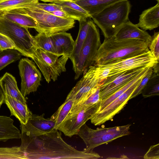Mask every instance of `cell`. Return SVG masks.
Wrapping results in <instances>:
<instances>
[{
    "instance_id": "277c9868",
    "label": "cell",
    "mask_w": 159,
    "mask_h": 159,
    "mask_svg": "<svg viewBox=\"0 0 159 159\" xmlns=\"http://www.w3.org/2000/svg\"><path fill=\"white\" fill-rule=\"evenodd\" d=\"M31 5V4H30ZM8 10L30 16L36 22L35 30L39 33L50 35L55 33L66 32L74 26L75 20L60 18L48 12L31 6Z\"/></svg>"
},
{
    "instance_id": "5bb4252c",
    "label": "cell",
    "mask_w": 159,
    "mask_h": 159,
    "mask_svg": "<svg viewBox=\"0 0 159 159\" xmlns=\"http://www.w3.org/2000/svg\"><path fill=\"white\" fill-rule=\"evenodd\" d=\"M148 67L151 66H141L125 71L109 83L101 85L99 88L100 101L117 91Z\"/></svg>"
},
{
    "instance_id": "5b68a950",
    "label": "cell",
    "mask_w": 159,
    "mask_h": 159,
    "mask_svg": "<svg viewBox=\"0 0 159 159\" xmlns=\"http://www.w3.org/2000/svg\"><path fill=\"white\" fill-rule=\"evenodd\" d=\"M131 124L108 128L93 129L86 124L83 125L78 133L85 143V152L93 151V149L100 145L111 142L118 138L130 134Z\"/></svg>"
},
{
    "instance_id": "74e56055",
    "label": "cell",
    "mask_w": 159,
    "mask_h": 159,
    "mask_svg": "<svg viewBox=\"0 0 159 159\" xmlns=\"http://www.w3.org/2000/svg\"><path fill=\"white\" fill-rule=\"evenodd\" d=\"M143 158L147 159H159V144L151 146L144 156Z\"/></svg>"
},
{
    "instance_id": "836d02e7",
    "label": "cell",
    "mask_w": 159,
    "mask_h": 159,
    "mask_svg": "<svg viewBox=\"0 0 159 159\" xmlns=\"http://www.w3.org/2000/svg\"><path fill=\"white\" fill-rule=\"evenodd\" d=\"M153 73L152 67L150 68L146 74L143 77L136 88L131 95L129 99H131L142 93Z\"/></svg>"
},
{
    "instance_id": "603a6c76",
    "label": "cell",
    "mask_w": 159,
    "mask_h": 159,
    "mask_svg": "<svg viewBox=\"0 0 159 159\" xmlns=\"http://www.w3.org/2000/svg\"><path fill=\"white\" fill-rule=\"evenodd\" d=\"M0 82L5 95L10 96L23 103H26V99L18 87L15 78L12 75L6 72L0 78Z\"/></svg>"
},
{
    "instance_id": "ab89813d",
    "label": "cell",
    "mask_w": 159,
    "mask_h": 159,
    "mask_svg": "<svg viewBox=\"0 0 159 159\" xmlns=\"http://www.w3.org/2000/svg\"><path fill=\"white\" fill-rule=\"evenodd\" d=\"M5 95L0 82V108L4 103Z\"/></svg>"
},
{
    "instance_id": "8992f818",
    "label": "cell",
    "mask_w": 159,
    "mask_h": 159,
    "mask_svg": "<svg viewBox=\"0 0 159 159\" xmlns=\"http://www.w3.org/2000/svg\"><path fill=\"white\" fill-rule=\"evenodd\" d=\"M0 33L8 37L23 56L31 58L36 48L28 28L0 16Z\"/></svg>"
},
{
    "instance_id": "83f0119b",
    "label": "cell",
    "mask_w": 159,
    "mask_h": 159,
    "mask_svg": "<svg viewBox=\"0 0 159 159\" xmlns=\"http://www.w3.org/2000/svg\"><path fill=\"white\" fill-rule=\"evenodd\" d=\"M101 85L100 84L94 89L84 99L73 107L70 113L99 103L100 101L99 88Z\"/></svg>"
},
{
    "instance_id": "4fadbf2b",
    "label": "cell",
    "mask_w": 159,
    "mask_h": 159,
    "mask_svg": "<svg viewBox=\"0 0 159 159\" xmlns=\"http://www.w3.org/2000/svg\"><path fill=\"white\" fill-rule=\"evenodd\" d=\"M101 84L97 77L95 66L92 65L83 74L82 78L72 89L66 99L74 101L73 107L84 99L94 89Z\"/></svg>"
},
{
    "instance_id": "e0dca14e",
    "label": "cell",
    "mask_w": 159,
    "mask_h": 159,
    "mask_svg": "<svg viewBox=\"0 0 159 159\" xmlns=\"http://www.w3.org/2000/svg\"><path fill=\"white\" fill-rule=\"evenodd\" d=\"M57 55L64 56L69 58L72 53L75 41L70 33L66 32L55 33L50 35Z\"/></svg>"
},
{
    "instance_id": "30bf717a",
    "label": "cell",
    "mask_w": 159,
    "mask_h": 159,
    "mask_svg": "<svg viewBox=\"0 0 159 159\" xmlns=\"http://www.w3.org/2000/svg\"><path fill=\"white\" fill-rule=\"evenodd\" d=\"M144 75L139 79L124 93L111 102L102 111L96 112L90 119L91 123L95 125H99L107 121H112L114 116L126 105L129 100L131 95Z\"/></svg>"
},
{
    "instance_id": "4316f807",
    "label": "cell",
    "mask_w": 159,
    "mask_h": 159,
    "mask_svg": "<svg viewBox=\"0 0 159 159\" xmlns=\"http://www.w3.org/2000/svg\"><path fill=\"white\" fill-rule=\"evenodd\" d=\"M74 103V102L72 99H66L57 111L51 116L50 118L55 123V129H57L61 124L70 113Z\"/></svg>"
},
{
    "instance_id": "e575fe53",
    "label": "cell",
    "mask_w": 159,
    "mask_h": 159,
    "mask_svg": "<svg viewBox=\"0 0 159 159\" xmlns=\"http://www.w3.org/2000/svg\"><path fill=\"white\" fill-rule=\"evenodd\" d=\"M149 50L157 60L159 59V32H155L148 45Z\"/></svg>"
},
{
    "instance_id": "d4e9b609",
    "label": "cell",
    "mask_w": 159,
    "mask_h": 159,
    "mask_svg": "<svg viewBox=\"0 0 159 159\" xmlns=\"http://www.w3.org/2000/svg\"><path fill=\"white\" fill-rule=\"evenodd\" d=\"M0 16L21 26L29 28H37V24L31 17L10 11H0Z\"/></svg>"
},
{
    "instance_id": "52a82bcc",
    "label": "cell",
    "mask_w": 159,
    "mask_h": 159,
    "mask_svg": "<svg viewBox=\"0 0 159 159\" xmlns=\"http://www.w3.org/2000/svg\"><path fill=\"white\" fill-rule=\"evenodd\" d=\"M60 56L37 48L31 58L41 71L46 81L49 83L52 80L55 81L58 76L66 71V65L69 58Z\"/></svg>"
},
{
    "instance_id": "6da1fadb",
    "label": "cell",
    "mask_w": 159,
    "mask_h": 159,
    "mask_svg": "<svg viewBox=\"0 0 159 159\" xmlns=\"http://www.w3.org/2000/svg\"><path fill=\"white\" fill-rule=\"evenodd\" d=\"M20 146L27 159H97L100 157L93 151L85 152L75 149L63 139L61 132L54 129L38 136L21 131Z\"/></svg>"
},
{
    "instance_id": "484cf974",
    "label": "cell",
    "mask_w": 159,
    "mask_h": 159,
    "mask_svg": "<svg viewBox=\"0 0 159 159\" xmlns=\"http://www.w3.org/2000/svg\"><path fill=\"white\" fill-rule=\"evenodd\" d=\"M151 67H148L146 68L142 71L137 75L122 88L104 100H101L99 109L97 112L102 111L111 102L124 93L139 79L143 76L146 74L148 69Z\"/></svg>"
},
{
    "instance_id": "d6986e66",
    "label": "cell",
    "mask_w": 159,
    "mask_h": 159,
    "mask_svg": "<svg viewBox=\"0 0 159 159\" xmlns=\"http://www.w3.org/2000/svg\"><path fill=\"white\" fill-rule=\"evenodd\" d=\"M136 25L143 30H152L159 26V1L154 6L144 10Z\"/></svg>"
},
{
    "instance_id": "4dcf8cb0",
    "label": "cell",
    "mask_w": 159,
    "mask_h": 159,
    "mask_svg": "<svg viewBox=\"0 0 159 159\" xmlns=\"http://www.w3.org/2000/svg\"><path fill=\"white\" fill-rule=\"evenodd\" d=\"M38 2V0H2L0 1V11L25 8Z\"/></svg>"
},
{
    "instance_id": "7c38bea8",
    "label": "cell",
    "mask_w": 159,
    "mask_h": 159,
    "mask_svg": "<svg viewBox=\"0 0 159 159\" xmlns=\"http://www.w3.org/2000/svg\"><path fill=\"white\" fill-rule=\"evenodd\" d=\"M18 67L21 78L20 92L25 97L37 90L41 85V74L34 63L27 58L20 59Z\"/></svg>"
},
{
    "instance_id": "ffe728a7",
    "label": "cell",
    "mask_w": 159,
    "mask_h": 159,
    "mask_svg": "<svg viewBox=\"0 0 159 159\" xmlns=\"http://www.w3.org/2000/svg\"><path fill=\"white\" fill-rule=\"evenodd\" d=\"M51 3L60 6L62 10L75 20L80 21L90 18L87 11L72 0H60Z\"/></svg>"
},
{
    "instance_id": "f546056e",
    "label": "cell",
    "mask_w": 159,
    "mask_h": 159,
    "mask_svg": "<svg viewBox=\"0 0 159 159\" xmlns=\"http://www.w3.org/2000/svg\"><path fill=\"white\" fill-rule=\"evenodd\" d=\"M34 38L37 48L57 54L54 44L50 35L38 33Z\"/></svg>"
},
{
    "instance_id": "b9f144b4",
    "label": "cell",
    "mask_w": 159,
    "mask_h": 159,
    "mask_svg": "<svg viewBox=\"0 0 159 159\" xmlns=\"http://www.w3.org/2000/svg\"><path fill=\"white\" fill-rule=\"evenodd\" d=\"M38 1H41L44 2H52L56 1H57L60 0H38Z\"/></svg>"
},
{
    "instance_id": "7bdbcfd3",
    "label": "cell",
    "mask_w": 159,
    "mask_h": 159,
    "mask_svg": "<svg viewBox=\"0 0 159 159\" xmlns=\"http://www.w3.org/2000/svg\"><path fill=\"white\" fill-rule=\"evenodd\" d=\"M1 0H0V1H1Z\"/></svg>"
},
{
    "instance_id": "ba28073f",
    "label": "cell",
    "mask_w": 159,
    "mask_h": 159,
    "mask_svg": "<svg viewBox=\"0 0 159 159\" xmlns=\"http://www.w3.org/2000/svg\"><path fill=\"white\" fill-rule=\"evenodd\" d=\"M101 44L99 30L91 20L77 65L73 70L75 73V80L78 79L93 64L97 52Z\"/></svg>"
},
{
    "instance_id": "ac0fdd59",
    "label": "cell",
    "mask_w": 159,
    "mask_h": 159,
    "mask_svg": "<svg viewBox=\"0 0 159 159\" xmlns=\"http://www.w3.org/2000/svg\"><path fill=\"white\" fill-rule=\"evenodd\" d=\"M4 103L9 109L11 116L16 117L20 124L25 125L32 114L26 103L8 95H5Z\"/></svg>"
},
{
    "instance_id": "1f68e13d",
    "label": "cell",
    "mask_w": 159,
    "mask_h": 159,
    "mask_svg": "<svg viewBox=\"0 0 159 159\" xmlns=\"http://www.w3.org/2000/svg\"><path fill=\"white\" fill-rule=\"evenodd\" d=\"M0 159H27L21 147H0Z\"/></svg>"
},
{
    "instance_id": "7a4b0ae2",
    "label": "cell",
    "mask_w": 159,
    "mask_h": 159,
    "mask_svg": "<svg viewBox=\"0 0 159 159\" xmlns=\"http://www.w3.org/2000/svg\"><path fill=\"white\" fill-rule=\"evenodd\" d=\"M149 51L148 44L138 39H105L97 51L93 65L105 64L116 60L137 56Z\"/></svg>"
},
{
    "instance_id": "f1b7e54d",
    "label": "cell",
    "mask_w": 159,
    "mask_h": 159,
    "mask_svg": "<svg viewBox=\"0 0 159 159\" xmlns=\"http://www.w3.org/2000/svg\"><path fill=\"white\" fill-rule=\"evenodd\" d=\"M23 55L16 49L0 50V71L9 64L19 60Z\"/></svg>"
},
{
    "instance_id": "d590c367",
    "label": "cell",
    "mask_w": 159,
    "mask_h": 159,
    "mask_svg": "<svg viewBox=\"0 0 159 159\" xmlns=\"http://www.w3.org/2000/svg\"><path fill=\"white\" fill-rule=\"evenodd\" d=\"M30 5L32 7L48 12L62 10L60 6L51 3L47 4L38 2L31 4Z\"/></svg>"
},
{
    "instance_id": "f35d334b",
    "label": "cell",
    "mask_w": 159,
    "mask_h": 159,
    "mask_svg": "<svg viewBox=\"0 0 159 159\" xmlns=\"http://www.w3.org/2000/svg\"><path fill=\"white\" fill-rule=\"evenodd\" d=\"M48 12L57 16L60 18L66 19H72L66 14V12L62 10L50 12Z\"/></svg>"
},
{
    "instance_id": "8fae6325",
    "label": "cell",
    "mask_w": 159,
    "mask_h": 159,
    "mask_svg": "<svg viewBox=\"0 0 159 159\" xmlns=\"http://www.w3.org/2000/svg\"><path fill=\"white\" fill-rule=\"evenodd\" d=\"M100 102L69 113L57 129L70 137L77 135L81 127L98 111Z\"/></svg>"
},
{
    "instance_id": "44dd1931",
    "label": "cell",
    "mask_w": 159,
    "mask_h": 159,
    "mask_svg": "<svg viewBox=\"0 0 159 159\" xmlns=\"http://www.w3.org/2000/svg\"><path fill=\"white\" fill-rule=\"evenodd\" d=\"M14 122L9 117L0 115V141L21 138V133Z\"/></svg>"
},
{
    "instance_id": "2e32d148",
    "label": "cell",
    "mask_w": 159,
    "mask_h": 159,
    "mask_svg": "<svg viewBox=\"0 0 159 159\" xmlns=\"http://www.w3.org/2000/svg\"><path fill=\"white\" fill-rule=\"evenodd\" d=\"M114 38L118 39H138L146 43L148 45L152 40V36L147 32L129 20L121 27Z\"/></svg>"
},
{
    "instance_id": "9c48e42d",
    "label": "cell",
    "mask_w": 159,
    "mask_h": 159,
    "mask_svg": "<svg viewBox=\"0 0 159 159\" xmlns=\"http://www.w3.org/2000/svg\"><path fill=\"white\" fill-rule=\"evenodd\" d=\"M158 62L159 60L154 58L149 50L145 53L132 57L116 60L104 65H95L101 68H107L110 71L102 85L109 83L124 71L141 66L153 67Z\"/></svg>"
},
{
    "instance_id": "cb8c5ba5",
    "label": "cell",
    "mask_w": 159,
    "mask_h": 159,
    "mask_svg": "<svg viewBox=\"0 0 159 159\" xmlns=\"http://www.w3.org/2000/svg\"><path fill=\"white\" fill-rule=\"evenodd\" d=\"M87 11L91 16L109 6L124 0H72Z\"/></svg>"
},
{
    "instance_id": "60d3db41",
    "label": "cell",
    "mask_w": 159,
    "mask_h": 159,
    "mask_svg": "<svg viewBox=\"0 0 159 159\" xmlns=\"http://www.w3.org/2000/svg\"><path fill=\"white\" fill-rule=\"evenodd\" d=\"M153 72L159 75V62L156 63L152 67Z\"/></svg>"
},
{
    "instance_id": "7402d4cb",
    "label": "cell",
    "mask_w": 159,
    "mask_h": 159,
    "mask_svg": "<svg viewBox=\"0 0 159 159\" xmlns=\"http://www.w3.org/2000/svg\"><path fill=\"white\" fill-rule=\"evenodd\" d=\"M87 19L80 21L79 33L75 41L74 48L70 59L73 64V70L77 62L80 51L86 39L91 20Z\"/></svg>"
},
{
    "instance_id": "d6a6232c",
    "label": "cell",
    "mask_w": 159,
    "mask_h": 159,
    "mask_svg": "<svg viewBox=\"0 0 159 159\" xmlns=\"http://www.w3.org/2000/svg\"><path fill=\"white\" fill-rule=\"evenodd\" d=\"M144 98L159 95V75L153 72L142 93Z\"/></svg>"
},
{
    "instance_id": "3957f363",
    "label": "cell",
    "mask_w": 159,
    "mask_h": 159,
    "mask_svg": "<svg viewBox=\"0 0 159 159\" xmlns=\"http://www.w3.org/2000/svg\"><path fill=\"white\" fill-rule=\"evenodd\" d=\"M131 5L128 0L113 4L91 16L100 29L105 39L114 37L121 27L129 20Z\"/></svg>"
},
{
    "instance_id": "8d00e7d4",
    "label": "cell",
    "mask_w": 159,
    "mask_h": 159,
    "mask_svg": "<svg viewBox=\"0 0 159 159\" xmlns=\"http://www.w3.org/2000/svg\"><path fill=\"white\" fill-rule=\"evenodd\" d=\"M16 48L13 42L8 37L0 33V50Z\"/></svg>"
},
{
    "instance_id": "9a60e30c",
    "label": "cell",
    "mask_w": 159,
    "mask_h": 159,
    "mask_svg": "<svg viewBox=\"0 0 159 159\" xmlns=\"http://www.w3.org/2000/svg\"><path fill=\"white\" fill-rule=\"evenodd\" d=\"M44 114L40 116L32 114L25 125L20 124L21 131L36 136L50 132L55 129V122L50 118H44Z\"/></svg>"
}]
</instances>
